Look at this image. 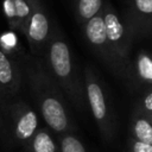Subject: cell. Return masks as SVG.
<instances>
[{"label":"cell","instance_id":"cell-1","mask_svg":"<svg viewBox=\"0 0 152 152\" xmlns=\"http://www.w3.org/2000/svg\"><path fill=\"white\" fill-rule=\"evenodd\" d=\"M21 68L46 126L56 134L72 133L76 128L68 112L64 94L50 76L43 58L24 55Z\"/></svg>","mask_w":152,"mask_h":152},{"label":"cell","instance_id":"cell-2","mask_svg":"<svg viewBox=\"0 0 152 152\" xmlns=\"http://www.w3.org/2000/svg\"><path fill=\"white\" fill-rule=\"evenodd\" d=\"M42 58L50 76L62 93L78 109H84L87 101L83 80L80 76L68 42L57 28H53Z\"/></svg>","mask_w":152,"mask_h":152},{"label":"cell","instance_id":"cell-3","mask_svg":"<svg viewBox=\"0 0 152 152\" xmlns=\"http://www.w3.org/2000/svg\"><path fill=\"white\" fill-rule=\"evenodd\" d=\"M102 13L108 48L114 65L113 72L124 76L129 63V52L134 37L126 21L119 17L110 4H103Z\"/></svg>","mask_w":152,"mask_h":152},{"label":"cell","instance_id":"cell-4","mask_svg":"<svg viewBox=\"0 0 152 152\" xmlns=\"http://www.w3.org/2000/svg\"><path fill=\"white\" fill-rule=\"evenodd\" d=\"M83 86L87 104L90 108L99 131L106 141H110L114 138L116 131L115 118L110 108L106 90L99 76L90 66L86 68L83 72Z\"/></svg>","mask_w":152,"mask_h":152},{"label":"cell","instance_id":"cell-5","mask_svg":"<svg viewBox=\"0 0 152 152\" xmlns=\"http://www.w3.org/2000/svg\"><path fill=\"white\" fill-rule=\"evenodd\" d=\"M31 12L23 28V34L30 46L32 56L42 57L53 32L49 14L40 0H30Z\"/></svg>","mask_w":152,"mask_h":152},{"label":"cell","instance_id":"cell-6","mask_svg":"<svg viewBox=\"0 0 152 152\" xmlns=\"http://www.w3.org/2000/svg\"><path fill=\"white\" fill-rule=\"evenodd\" d=\"M7 129L18 144H26L39 128L37 112L24 101H17L7 108Z\"/></svg>","mask_w":152,"mask_h":152},{"label":"cell","instance_id":"cell-7","mask_svg":"<svg viewBox=\"0 0 152 152\" xmlns=\"http://www.w3.org/2000/svg\"><path fill=\"white\" fill-rule=\"evenodd\" d=\"M82 30H83V34H84V38L89 48L113 71L114 65H113V59L110 56V51L108 48L107 37H106L102 10L96 15L90 18L82 26Z\"/></svg>","mask_w":152,"mask_h":152},{"label":"cell","instance_id":"cell-8","mask_svg":"<svg viewBox=\"0 0 152 152\" xmlns=\"http://www.w3.org/2000/svg\"><path fill=\"white\" fill-rule=\"evenodd\" d=\"M124 20L134 38L150 36L152 25V0H131Z\"/></svg>","mask_w":152,"mask_h":152},{"label":"cell","instance_id":"cell-9","mask_svg":"<svg viewBox=\"0 0 152 152\" xmlns=\"http://www.w3.org/2000/svg\"><path fill=\"white\" fill-rule=\"evenodd\" d=\"M124 77L135 90L145 91L152 86V59L146 50H140L133 62L129 61Z\"/></svg>","mask_w":152,"mask_h":152},{"label":"cell","instance_id":"cell-10","mask_svg":"<svg viewBox=\"0 0 152 152\" xmlns=\"http://www.w3.org/2000/svg\"><path fill=\"white\" fill-rule=\"evenodd\" d=\"M23 68L18 61L0 50V95L14 96L20 90Z\"/></svg>","mask_w":152,"mask_h":152},{"label":"cell","instance_id":"cell-11","mask_svg":"<svg viewBox=\"0 0 152 152\" xmlns=\"http://www.w3.org/2000/svg\"><path fill=\"white\" fill-rule=\"evenodd\" d=\"M2 8L10 27L21 33L31 12L30 0H2Z\"/></svg>","mask_w":152,"mask_h":152},{"label":"cell","instance_id":"cell-12","mask_svg":"<svg viewBox=\"0 0 152 152\" xmlns=\"http://www.w3.org/2000/svg\"><path fill=\"white\" fill-rule=\"evenodd\" d=\"M129 138L152 145V116L133 107L129 121Z\"/></svg>","mask_w":152,"mask_h":152},{"label":"cell","instance_id":"cell-13","mask_svg":"<svg viewBox=\"0 0 152 152\" xmlns=\"http://www.w3.org/2000/svg\"><path fill=\"white\" fill-rule=\"evenodd\" d=\"M58 140L49 127L36 131L31 139L25 144V152H58Z\"/></svg>","mask_w":152,"mask_h":152},{"label":"cell","instance_id":"cell-14","mask_svg":"<svg viewBox=\"0 0 152 152\" xmlns=\"http://www.w3.org/2000/svg\"><path fill=\"white\" fill-rule=\"evenodd\" d=\"M103 7V0H75V17L82 27Z\"/></svg>","mask_w":152,"mask_h":152},{"label":"cell","instance_id":"cell-15","mask_svg":"<svg viewBox=\"0 0 152 152\" xmlns=\"http://www.w3.org/2000/svg\"><path fill=\"white\" fill-rule=\"evenodd\" d=\"M58 135L59 137L57 138V140L59 152H89V150L82 142V140L72 133H63Z\"/></svg>","mask_w":152,"mask_h":152},{"label":"cell","instance_id":"cell-16","mask_svg":"<svg viewBox=\"0 0 152 152\" xmlns=\"http://www.w3.org/2000/svg\"><path fill=\"white\" fill-rule=\"evenodd\" d=\"M19 42L14 32H4L0 34V50L15 58V53L19 49Z\"/></svg>","mask_w":152,"mask_h":152},{"label":"cell","instance_id":"cell-17","mask_svg":"<svg viewBox=\"0 0 152 152\" xmlns=\"http://www.w3.org/2000/svg\"><path fill=\"white\" fill-rule=\"evenodd\" d=\"M134 107L138 108L139 110H141L142 113L152 116V90L147 89V90L142 91L141 97L135 102Z\"/></svg>","mask_w":152,"mask_h":152},{"label":"cell","instance_id":"cell-18","mask_svg":"<svg viewBox=\"0 0 152 152\" xmlns=\"http://www.w3.org/2000/svg\"><path fill=\"white\" fill-rule=\"evenodd\" d=\"M127 148L128 152H152V145L135 140L133 138H128Z\"/></svg>","mask_w":152,"mask_h":152},{"label":"cell","instance_id":"cell-19","mask_svg":"<svg viewBox=\"0 0 152 152\" xmlns=\"http://www.w3.org/2000/svg\"><path fill=\"white\" fill-rule=\"evenodd\" d=\"M58 152H59V151H58Z\"/></svg>","mask_w":152,"mask_h":152}]
</instances>
